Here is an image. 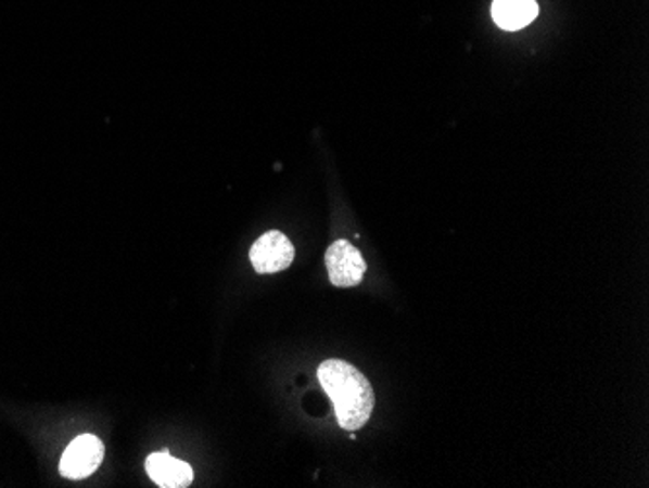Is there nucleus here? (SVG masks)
<instances>
[{
  "label": "nucleus",
  "instance_id": "obj_2",
  "mask_svg": "<svg viewBox=\"0 0 649 488\" xmlns=\"http://www.w3.org/2000/svg\"><path fill=\"white\" fill-rule=\"evenodd\" d=\"M102 440L92 434H82L68 444L63 458H61V475L65 479L80 480L90 477L93 471L102 465Z\"/></svg>",
  "mask_w": 649,
  "mask_h": 488
},
{
  "label": "nucleus",
  "instance_id": "obj_6",
  "mask_svg": "<svg viewBox=\"0 0 649 488\" xmlns=\"http://www.w3.org/2000/svg\"><path fill=\"white\" fill-rule=\"evenodd\" d=\"M538 4L535 0H494L492 2V18L508 31L525 28L537 18Z\"/></svg>",
  "mask_w": 649,
  "mask_h": 488
},
{
  "label": "nucleus",
  "instance_id": "obj_4",
  "mask_svg": "<svg viewBox=\"0 0 649 488\" xmlns=\"http://www.w3.org/2000/svg\"><path fill=\"white\" fill-rule=\"evenodd\" d=\"M296 257L294 245L282 232H267L251 245L250 259L255 271L260 274L280 272L288 269Z\"/></svg>",
  "mask_w": 649,
  "mask_h": 488
},
{
  "label": "nucleus",
  "instance_id": "obj_5",
  "mask_svg": "<svg viewBox=\"0 0 649 488\" xmlns=\"http://www.w3.org/2000/svg\"><path fill=\"white\" fill-rule=\"evenodd\" d=\"M147 473L162 488H186L193 483L191 465L171 458V453L167 451L150 453L147 458Z\"/></svg>",
  "mask_w": 649,
  "mask_h": 488
},
{
  "label": "nucleus",
  "instance_id": "obj_1",
  "mask_svg": "<svg viewBox=\"0 0 649 488\" xmlns=\"http://www.w3.org/2000/svg\"><path fill=\"white\" fill-rule=\"evenodd\" d=\"M327 395L334 404L336 421L344 431H360L370 421L376 404V395L368 377L358 368L344 360H324L317 370Z\"/></svg>",
  "mask_w": 649,
  "mask_h": 488
},
{
  "label": "nucleus",
  "instance_id": "obj_3",
  "mask_svg": "<svg viewBox=\"0 0 649 488\" xmlns=\"http://www.w3.org/2000/svg\"><path fill=\"white\" fill-rule=\"evenodd\" d=\"M324 264L329 271V281L339 288H351L362 282L366 261L360 252L346 240H336L334 244L329 245L324 254Z\"/></svg>",
  "mask_w": 649,
  "mask_h": 488
}]
</instances>
